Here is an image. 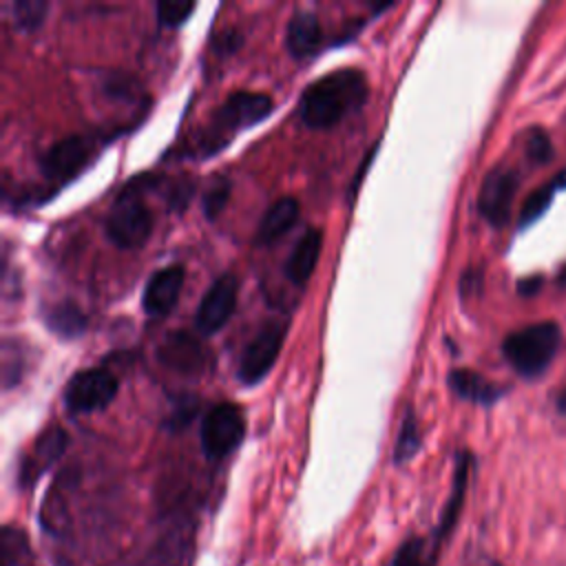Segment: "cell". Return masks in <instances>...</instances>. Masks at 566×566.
I'll list each match as a JSON object with an SVG mask.
<instances>
[{
	"label": "cell",
	"instance_id": "obj_1",
	"mask_svg": "<svg viewBox=\"0 0 566 566\" xmlns=\"http://www.w3.org/2000/svg\"><path fill=\"white\" fill-rule=\"evenodd\" d=\"M367 99V80L356 69L332 71L314 80L298 102V113L310 128H332Z\"/></svg>",
	"mask_w": 566,
	"mask_h": 566
},
{
	"label": "cell",
	"instance_id": "obj_2",
	"mask_svg": "<svg viewBox=\"0 0 566 566\" xmlns=\"http://www.w3.org/2000/svg\"><path fill=\"white\" fill-rule=\"evenodd\" d=\"M562 343V329L553 321L533 323L506 336L502 354L509 365L524 378H537L553 363Z\"/></svg>",
	"mask_w": 566,
	"mask_h": 566
},
{
	"label": "cell",
	"instance_id": "obj_3",
	"mask_svg": "<svg viewBox=\"0 0 566 566\" xmlns=\"http://www.w3.org/2000/svg\"><path fill=\"white\" fill-rule=\"evenodd\" d=\"M272 97L265 93H254V91H234L230 93L219 108L212 115L210 130L203 137V150L214 153L219 146L226 144L228 135H234L239 128L254 126L263 117L272 113Z\"/></svg>",
	"mask_w": 566,
	"mask_h": 566
},
{
	"label": "cell",
	"instance_id": "obj_4",
	"mask_svg": "<svg viewBox=\"0 0 566 566\" xmlns=\"http://www.w3.org/2000/svg\"><path fill=\"white\" fill-rule=\"evenodd\" d=\"M245 436V420L237 405L219 402L201 420L199 440L208 460H221L232 453Z\"/></svg>",
	"mask_w": 566,
	"mask_h": 566
},
{
	"label": "cell",
	"instance_id": "obj_5",
	"mask_svg": "<svg viewBox=\"0 0 566 566\" xmlns=\"http://www.w3.org/2000/svg\"><path fill=\"white\" fill-rule=\"evenodd\" d=\"M104 230L113 245L122 250H135L142 248L150 237L153 214L135 195L122 192L106 217Z\"/></svg>",
	"mask_w": 566,
	"mask_h": 566
},
{
	"label": "cell",
	"instance_id": "obj_6",
	"mask_svg": "<svg viewBox=\"0 0 566 566\" xmlns=\"http://www.w3.org/2000/svg\"><path fill=\"white\" fill-rule=\"evenodd\" d=\"M117 394V378L104 367L80 369L64 387V405L71 413H93L111 405Z\"/></svg>",
	"mask_w": 566,
	"mask_h": 566
},
{
	"label": "cell",
	"instance_id": "obj_7",
	"mask_svg": "<svg viewBox=\"0 0 566 566\" xmlns=\"http://www.w3.org/2000/svg\"><path fill=\"white\" fill-rule=\"evenodd\" d=\"M283 334L285 327L279 321L265 323L254 338L245 345L241 358H239V367H237V376L243 385H256L259 380H263L268 376V371L272 369V365L279 358L281 345H283Z\"/></svg>",
	"mask_w": 566,
	"mask_h": 566
},
{
	"label": "cell",
	"instance_id": "obj_8",
	"mask_svg": "<svg viewBox=\"0 0 566 566\" xmlns=\"http://www.w3.org/2000/svg\"><path fill=\"white\" fill-rule=\"evenodd\" d=\"M237 294H239V281L232 272L217 276L197 305V312H195L197 329L206 336L219 332L234 312Z\"/></svg>",
	"mask_w": 566,
	"mask_h": 566
},
{
	"label": "cell",
	"instance_id": "obj_9",
	"mask_svg": "<svg viewBox=\"0 0 566 566\" xmlns=\"http://www.w3.org/2000/svg\"><path fill=\"white\" fill-rule=\"evenodd\" d=\"M520 188V177L511 168H493L482 179L480 192H478V210L480 214L495 228L504 226L511 212V203L515 199V192Z\"/></svg>",
	"mask_w": 566,
	"mask_h": 566
},
{
	"label": "cell",
	"instance_id": "obj_10",
	"mask_svg": "<svg viewBox=\"0 0 566 566\" xmlns=\"http://www.w3.org/2000/svg\"><path fill=\"white\" fill-rule=\"evenodd\" d=\"M69 436L62 427L51 424L46 427L31 444V449L20 458L18 467V484L22 489L33 486L66 451Z\"/></svg>",
	"mask_w": 566,
	"mask_h": 566
},
{
	"label": "cell",
	"instance_id": "obj_11",
	"mask_svg": "<svg viewBox=\"0 0 566 566\" xmlns=\"http://www.w3.org/2000/svg\"><path fill=\"white\" fill-rule=\"evenodd\" d=\"M471 469H473V455L469 451H458L455 453V464H453V480H451V491L449 497L440 511V517L429 535V542L433 546L436 553L442 551V544L451 537V533L458 526L462 506H464V497L469 491V478H471Z\"/></svg>",
	"mask_w": 566,
	"mask_h": 566
},
{
	"label": "cell",
	"instance_id": "obj_12",
	"mask_svg": "<svg viewBox=\"0 0 566 566\" xmlns=\"http://www.w3.org/2000/svg\"><path fill=\"white\" fill-rule=\"evenodd\" d=\"M157 360L172 374L197 376L206 367V347L186 329L168 332L157 345Z\"/></svg>",
	"mask_w": 566,
	"mask_h": 566
},
{
	"label": "cell",
	"instance_id": "obj_13",
	"mask_svg": "<svg viewBox=\"0 0 566 566\" xmlns=\"http://www.w3.org/2000/svg\"><path fill=\"white\" fill-rule=\"evenodd\" d=\"M91 157H93V142L84 135H71L55 142L40 157V170L49 179H71L88 166Z\"/></svg>",
	"mask_w": 566,
	"mask_h": 566
},
{
	"label": "cell",
	"instance_id": "obj_14",
	"mask_svg": "<svg viewBox=\"0 0 566 566\" xmlns=\"http://www.w3.org/2000/svg\"><path fill=\"white\" fill-rule=\"evenodd\" d=\"M184 274H186L184 268L179 263H172L157 270L146 281V287L142 294V307L150 318H161L177 305V298L184 285Z\"/></svg>",
	"mask_w": 566,
	"mask_h": 566
},
{
	"label": "cell",
	"instance_id": "obj_15",
	"mask_svg": "<svg viewBox=\"0 0 566 566\" xmlns=\"http://www.w3.org/2000/svg\"><path fill=\"white\" fill-rule=\"evenodd\" d=\"M321 245H323V232L318 228H307L301 234V239L294 243L285 261V274L292 283L303 285L312 276L316 261L321 256Z\"/></svg>",
	"mask_w": 566,
	"mask_h": 566
},
{
	"label": "cell",
	"instance_id": "obj_16",
	"mask_svg": "<svg viewBox=\"0 0 566 566\" xmlns=\"http://www.w3.org/2000/svg\"><path fill=\"white\" fill-rule=\"evenodd\" d=\"M321 42V22L312 11H296L285 27V49L292 57L301 60L316 51Z\"/></svg>",
	"mask_w": 566,
	"mask_h": 566
},
{
	"label": "cell",
	"instance_id": "obj_17",
	"mask_svg": "<svg viewBox=\"0 0 566 566\" xmlns=\"http://www.w3.org/2000/svg\"><path fill=\"white\" fill-rule=\"evenodd\" d=\"M298 219V201L294 197L276 199L259 221L256 228V243L270 245L281 239Z\"/></svg>",
	"mask_w": 566,
	"mask_h": 566
},
{
	"label": "cell",
	"instance_id": "obj_18",
	"mask_svg": "<svg viewBox=\"0 0 566 566\" xmlns=\"http://www.w3.org/2000/svg\"><path fill=\"white\" fill-rule=\"evenodd\" d=\"M447 382L455 396H460L469 402H478V405H493L504 394L502 387L489 382L484 376H480L478 371H471V369H453L449 374Z\"/></svg>",
	"mask_w": 566,
	"mask_h": 566
},
{
	"label": "cell",
	"instance_id": "obj_19",
	"mask_svg": "<svg viewBox=\"0 0 566 566\" xmlns=\"http://www.w3.org/2000/svg\"><path fill=\"white\" fill-rule=\"evenodd\" d=\"M46 327L62 338H77L86 329V314L73 301H60L44 310Z\"/></svg>",
	"mask_w": 566,
	"mask_h": 566
},
{
	"label": "cell",
	"instance_id": "obj_20",
	"mask_svg": "<svg viewBox=\"0 0 566 566\" xmlns=\"http://www.w3.org/2000/svg\"><path fill=\"white\" fill-rule=\"evenodd\" d=\"M440 553L433 551L429 537L409 535L394 551L387 566H438Z\"/></svg>",
	"mask_w": 566,
	"mask_h": 566
},
{
	"label": "cell",
	"instance_id": "obj_21",
	"mask_svg": "<svg viewBox=\"0 0 566 566\" xmlns=\"http://www.w3.org/2000/svg\"><path fill=\"white\" fill-rule=\"evenodd\" d=\"M562 188H566V168H564L551 184H546V186L533 190V192L526 197V201H524V206H522V212H520V228H526V226L535 223V221L548 210V206L553 203V197H555L557 190H562Z\"/></svg>",
	"mask_w": 566,
	"mask_h": 566
},
{
	"label": "cell",
	"instance_id": "obj_22",
	"mask_svg": "<svg viewBox=\"0 0 566 566\" xmlns=\"http://www.w3.org/2000/svg\"><path fill=\"white\" fill-rule=\"evenodd\" d=\"M2 566H33V551L24 531L4 524L2 526Z\"/></svg>",
	"mask_w": 566,
	"mask_h": 566
},
{
	"label": "cell",
	"instance_id": "obj_23",
	"mask_svg": "<svg viewBox=\"0 0 566 566\" xmlns=\"http://www.w3.org/2000/svg\"><path fill=\"white\" fill-rule=\"evenodd\" d=\"M420 444H422V438H420V431L416 424V416L411 409H407L400 431H398V438H396V444H394V455H391L394 464L409 462L418 453Z\"/></svg>",
	"mask_w": 566,
	"mask_h": 566
},
{
	"label": "cell",
	"instance_id": "obj_24",
	"mask_svg": "<svg viewBox=\"0 0 566 566\" xmlns=\"http://www.w3.org/2000/svg\"><path fill=\"white\" fill-rule=\"evenodd\" d=\"M46 11H49V2L44 0H18L11 4L13 24L20 31H33L35 27H40Z\"/></svg>",
	"mask_w": 566,
	"mask_h": 566
},
{
	"label": "cell",
	"instance_id": "obj_25",
	"mask_svg": "<svg viewBox=\"0 0 566 566\" xmlns=\"http://www.w3.org/2000/svg\"><path fill=\"white\" fill-rule=\"evenodd\" d=\"M230 190H232L230 179L221 177V175L206 188V192L201 197V208H203L206 219H214L223 210V206L230 199Z\"/></svg>",
	"mask_w": 566,
	"mask_h": 566
},
{
	"label": "cell",
	"instance_id": "obj_26",
	"mask_svg": "<svg viewBox=\"0 0 566 566\" xmlns=\"http://www.w3.org/2000/svg\"><path fill=\"white\" fill-rule=\"evenodd\" d=\"M195 11V2H170V0H161L155 7L157 13V22L161 27H177L181 24L190 13Z\"/></svg>",
	"mask_w": 566,
	"mask_h": 566
},
{
	"label": "cell",
	"instance_id": "obj_27",
	"mask_svg": "<svg viewBox=\"0 0 566 566\" xmlns=\"http://www.w3.org/2000/svg\"><path fill=\"white\" fill-rule=\"evenodd\" d=\"M526 153L531 155L533 161H539V164L551 161V157H553V146H551L548 135H546L542 128H533V130H531L528 142H526Z\"/></svg>",
	"mask_w": 566,
	"mask_h": 566
},
{
	"label": "cell",
	"instance_id": "obj_28",
	"mask_svg": "<svg viewBox=\"0 0 566 566\" xmlns=\"http://www.w3.org/2000/svg\"><path fill=\"white\" fill-rule=\"evenodd\" d=\"M195 405H197V402H195L192 398H188L186 402H179V405L172 409V413H170V418H168V424H170L172 429L184 427V424L192 418V413L197 411Z\"/></svg>",
	"mask_w": 566,
	"mask_h": 566
},
{
	"label": "cell",
	"instance_id": "obj_29",
	"mask_svg": "<svg viewBox=\"0 0 566 566\" xmlns=\"http://www.w3.org/2000/svg\"><path fill=\"white\" fill-rule=\"evenodd\" d=\"M241 44V35L237 31H223L214 35V49L217 53H232Z\"/></svg>",
	"mask_w": 566,
	"mask_h": 566
},
{
	"label": "cell",
	"instance_id": "obj_30",
	"mask_svg": "<svg viewBox=\"0 0 566 566\" xmlns=\"http://www.w3.org/2000/svg\"><path fill=\"white\" fill-rule=\"evenodd\" d=\"M539 287H542V276H539V274L520 279V283H517V292H520L522 296H533V294L539 292Z\"/></svg>",
	"mask_w": 566,
	"mask_h": 566
},
{
	"label": "cell",
	"instance_id": "obj_31",
	"mask_svg": "<svg viewBox=\"0 0 566 566\" xmlns=\"http://www.w3.org/2000/svg\"><path fill=\"white\" fill-rule=\"evenodd\" d=\"M473 287H480V272L467 270V272L462 274V279H460V290H462V294L467 296V294H471Z\"/></svg>",
	"mask_w": 566,
	"mask_h": 566
},
{
	"label": "cell",
	"instance_id": "obj_32",
	"mask_svg": "<svg viewBox=\"0 0 566 566\" xmlns=\"http://www.w3.org/2000/svg\"><path fill=\"white\" fill-rule=\"evenodd\" d=\"M374 150L376 148H371L367 155H365V159H363V164L358 166V170H356V177H354V181H352V188H349V197H356L354 192L358 190V186H360V181H363V177H365V170H367V166L371 164V157H374Z\"/></svg>",
	"mask_w": 566,
	"mask_h": 566
},
{
	"label": "cell",
	"instance_id": "obj_33",
	"mask_svg": "<svg viewBox=\"0 0 566 566\" xmlns=\"http://www.w3.org/2000/svg\"><path fill=\"white\" fill-rule=\"evenodd\" d=\"M557 411L566 416V389H564V391L557 396Z\"/></svg>",
	"mask_w": 566,
	"mask_h": 566
},
{
	"label": "cell",
	"instance_id": "obj_34",
	"mask_svg": "<svg viewBox=\"0 0 566 566\" xmlns=\"http://www.w3.org/2000/svg\"><path fill=\"white\" fill-rule=\"evenodd\" d=\"M559 283L566 285V265H564V270H562V274H559Z\"/></svg>",
	"mask_w": 566,
	"mask_h": 566
},
{
	"label": "cell",
	"instance_id": "obj_35",
	"mask_svg": "<svg viewBox=\"0 0 566 566\" xmlns=\"http://www.w3.org/2000/svg\"><path fill=\"white\" fill-rule=\"evenodd\" d=\"M486 566H506V564H502V562H497V559H489Z\"/></svg>",
	"mask_w": 566,
	"mask_h": 566
}]
</instances>
